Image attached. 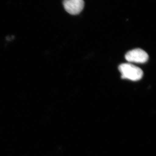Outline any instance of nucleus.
<instances>
[{
  "label": "nucleus",
  "instance_id": "f257e3e1",
  "mask_svg": "<svg viewBox=\"0 0 156 156\" xmlns=\"http://www.w3.org/2000/svg\"><path fill=\"white\" fill-rule=\"evenodd\" d=\"M119 69L123 79H128L133 81H138L143 76V72L141 69L130 63L121 64L119 66Z\"/></svg>",
  "mask_w": 156,
  "mask_h": 156
},
{
  "label": "nucleus",
  "instance_id": "f03ea898",
  "mask_svg": "<svg viewBox=\"0 0 156 156\" xmlns=\"http://www.w3.org/2000/svg\"><path fill=\"white\" fill-rule=\"evenodd\" d=\"M125 58L129 62L143 63L147 61L149 56L144 50L136 49L128 52L126 53Z\"/></svg>",
  "mask_w": 156,
  "mask_h": 156
},
{
  "label": "nucleus",
  "instance_id": "7ed1b4c3",
  "mask_svg": "<svg viewBox=\"0 0 156 156\" xmlns=\"http://www.w3.org/2000/svg\"><path fill=\"white\" fill-rule=\"evenodd\" d=\"M63 5L68 13L76 15L80 14L83 9L84 2L83 0H64Z\"/></svg>",
  "mask_w": 156,
  "mask_h": 156
}]
</instances>
